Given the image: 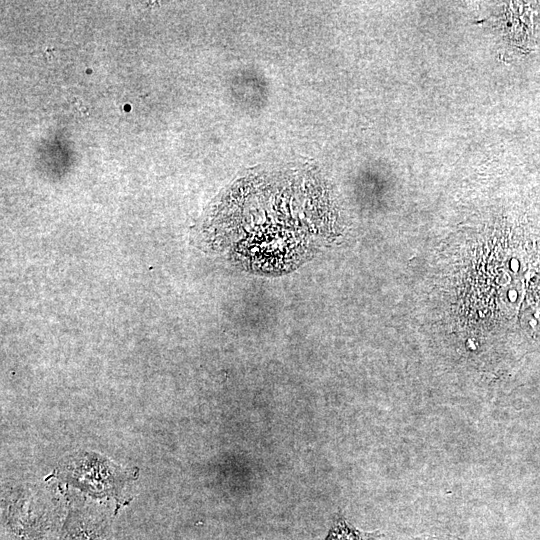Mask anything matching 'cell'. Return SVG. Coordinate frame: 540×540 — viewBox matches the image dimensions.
Returning <instances> with one entry per match:
<instances>
[{
	"label": "cell",
	"mask_w": 540,
	"mask_h": 540,
	"mask_svg": "<svg viewBox=\"0 0 540 540\" xmlns=\"http://www.w3.org/2000/svg\"><path fill=\"white\" fill-rule=\"evenodd\" d=\"M69 476L75 484L95 494H116L125 483V474L106 459L86 454L69 466Z\"/></svg>",
	"instance_id": "6da1fadb"
},
{
	"label": "cell",
	"mask_w": 540,
	"mask_h": 540,
	"mask_svg": "<svg viewBox=\"0 0 540 540\" xmlns=\"http://www.w3.org/2000/svg\"><path fill=\"white\" fill-rule=\"evenodd\" d=\"M60 540H111V526L104 516L71 511L63 525Z\"/></svg>",
	"instance_id": "7a4b0ae2"
},
{
	"label": "cell",
	"mask_w": 540,
	"mask_h": 540,
	"mask_svg": "<svg viewBox=\"0 0 540 540\" xmlns=\"http://www.w3.org/2000/svg\"><path fill=\"white\" fill-rule=\"evenodd\" d=\"M379 534L377 532H363L349 524L342 516H339L325 540H374Z\"/></svg>",
	"instance_id": "3957f363"
}]
</instances>
